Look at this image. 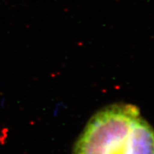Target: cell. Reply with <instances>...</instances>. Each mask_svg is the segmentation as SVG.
Returning a JSON list of instances; mask_svg holds the SVG:
<instances>
[{"instance_id":"1","label":"cell","mask_w":154,"mask_h":154,"mask_svg":"<svg viewBox=\"0 0 154 154\" xmlns=\"http://www.w3.org/2000/svg\"><path fill=\"white\" fill-rule=\"evenodd\" d=\"M73 154H154V129L135 105L115 103L90 118Z\"/></svg>"}]
</instances>
